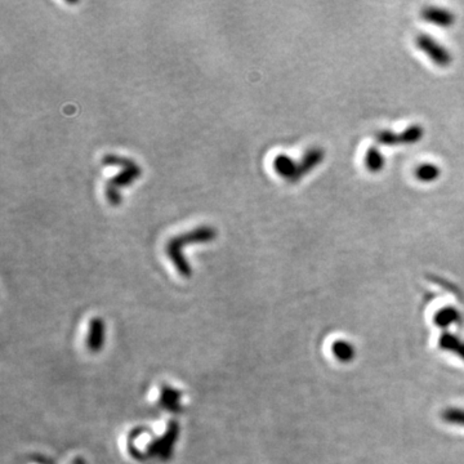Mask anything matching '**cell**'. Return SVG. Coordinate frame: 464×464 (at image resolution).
I'll return each instance as SVG.
<instances>
[{"label": "cell", "mask_w": 464, "mask_h": 464, "mask_svg": "<svg viewBox=\"0 0 464 464\" xmlns=\"http://www.w3.org/2000/svg\"><path fill=\"white\" fill-rule=\"evenodd\" d=\"M365 163L369 170L378 172L383 168L384 160L377 149H369V151L366 153Z\"/></svg>", "instance_id": "obj_9"}, {"label": "cell", "mask_w": 464, "mask_h": 464, "mask_svg": "<svg viewBox=\"0 0 464 464\" xmlns=\"http://www.w3.org/2000/svg\"><path fill=\"white\" fill-rule=\"evenodd\" d=\"M102 163L108 167H119L122 170L120 173L116 175L113 180L107 182L106 198L113 206H118L120 203V192L119 190L122 187L130 186V183L134 182L138 177L141 175V169L137 164L132 160L127 158H122L118 155H111L108 153L104 159Z\"/></svg>", "instance_id": "obj_2"}, {"label": "cell", "mask_w": 464, "mask_h": 464, "mask_svg": "<svg viewBox=\"0 0 464 464\" xmlns=\"http://www.w3.org/2000/svg\"><path fill=\"white\" fill-rule=\"evenodd\" d=\"M274 168L276 173L285 180L296 181L299 178L297 163H294L285 155L276 156V159L274 160Z\"/></svg>", "instance_id": "obj_5"}, {"label": "cell", "mask_w": 464, "mask_h": 464, "mask_svg": "<svg viewBox=\"0 0 464 464\" xmlns=\"http://www.w3.org/2000/svg\"><path fill=\"white\" fill-rule=\"evenodd\" d=\"M440 175V170L432 164H423L417 169V178L423 182H432Z\"/></svg>", "instance_id": "obj_10"}, {"label": "cell", "mask_w": 464, "mask_h": 464, "mask_svg": "<svg viewBox=\"0 0 464 464\" xmlns=\"http://www.w3.org/2000/svg\"><path fill=\"white\" fill-rule=\"evenodd\" d=\"M105 339V324L101 319H94L91 321L89 335H88V347L92 351L97 352L101 350Z\"/></svg>", "instance_id": "obj_6"}, {"label": "cell", "mask_w": 464, "mask_h": 464, "mask_svg": "<svg viewBox=\"0 0 464 464\" xmlns=\"http://www.w3.org/2000/svg\"><path fill=\"white\" fill-rule=\"evenodd\" d=\"M215 236V230L211 226H200L199 229L192 230L187 234L175 236L167 244V254L170 261L173 262L177 271L180 274L189 277L191 275V268L187 261L183 256L182 248L189 244L206 243L213 240Z\"/></svg>", "instance_id": "obj_1"}, {"label": "cell", "mask_w": 464, "mask_h": 464, "mask_svg": "<svg viewBox=\"0 0 464 464\" xmlns=\"http://www.w3.org/2000/svg\"><path fill=\"white\" fill-rule=\"evenodd\" d=\"M417 44L425 54L432 60V61L439 65V66H448L451 61L449 52L442 48L439 43L427 35H419L417 38Z\"/></svg>", "instance_id": "obj_3"}, {"label": "cell", "mask_w": 464, "mask_h": 464, "mask_svg": "<svg viewBox=\"0 0 464 464\" xmlns=\"http://www.w3.org/2000/svg\"><path fill=\"white\" fill-rule=\"evenodd\" d=\"M422 137V128L415 125V127H410L405 130L403 133H399V136H396L395 133H381L378 136L380 142H383L386 145H394V144H414L417 142Z\"/></svg>", "instance_id": "obj_4"}, {"label": "cell", "mask_w": 464, "mask_h": 464, "mask_svg": "<svg viewBox=\"0 0 464 464\" xmlns=\"http://www.w3.org/2000/svg\"><path fill=\"white\" fill-rule=\"evenodd\" d=\"M180 396L181 394L178 391H175L173 388L164 387L163 392H161V405L168 409V410L175 411L180 409Z\"/></svg>", "instance_id": "obj_8"}, {"label": "cell", "mask_w": 464, "mask_h": 464, "mask_svg": "<svg viewBox=\"0 0 464 464\" xmlns=\"http://www.w3.org/2000/svg\"><path fill=\"white\" fill-rule=\"evenodd\" d=\"M425 18L428 23H436L439 26H449L453 23L454 15L450 13L446 9H437V8H429L426 9L423 13Z\"/></svg>", "instance_id": "obj_7"}]
</instances>
